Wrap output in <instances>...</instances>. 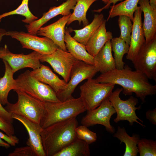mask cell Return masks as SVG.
<instances>
[{
  "label": "cell",
  "instance_id": "cell-38",
  "mask_svg": "<svg viewBox=\"0 0 156 156\" xmlns=\"http://www.w3.org/2000/svg\"><path fill=\"white\" fill-rule=\"evenodd\" d=\"M146 117L152 124L156 125V108L148 110L146 113Z\"/></svg>",
  "mask_w": 156,
  "mask_h": 156
},
{
  "label": "cell",
  "instance_id": "cell-34",
  "mask_svg": "<svg viewBox=\"0 0 156 156\" xmlns=\"http://www.w3.org/2000/svg\"><path fill=\"white\" fill-rule=\"evenodd\" d=\"M8 156H36L31 148L29 146L21 147L16 148L10 153Z\"/></svg>",
  "mask_w": 156,
  "mask_h": 156
},
{
  "label": "cell",
  "instance_id": "cell-43",
  "mask_svg": "<svg viewBox=\"0 0 156 156\" xmlns=\"http://www.w3.org/2000/svg\"><path fill=\"white\" fill-rule=\"evenodd\" d=\"M105 4H107L109 1V0H101Z\"/></svg>",
  "mask_w": 156,
  "mask_h": 156
},
{
  "label": "cell",
  "instance_id": "cell-21",
  "mask_svg": "<svg viewBox=\"0 0 156 156\" xmlns=\"http://www.w3.org/2000/svg\"><path fill=\"white\" fill-rule=\"evenodd\" d=\"M64 41L68 51L75 58L87 64L94 65V57L88 53L85 45L71 36L68 30L65 31Z\"/></svg>",
  "mask_w": 156,
  "mask_h": 156
},
{
  "label": "cell",
  "instance_id": "cell-16",
  "mask_svg": "<svg viewBox=\"0 0 156 156\" xmlns=\"http://www.w3.org/2000/svg\"><path fill=\"white\" fill-rule=\"evenodd\" d=\"M77 0H67L58 6H54L43 14L40 19L25 25L28 33L35 35L38 29L48 21L59 15H67L71 14L70 10H73Z\"/></svg>",
  "mask_w": 156,
  "mask_h": 156
},
{
  "label": "cell",
  "instance_id": "cell-19",
  "mask_svg": "<svg viewBox=\"0 0 156 156\" xmlns=\"http://www.w3.org/2000/svg\"><path fill=\"white\" fill-rule=\"evenodd\" d=\"M30 74L39 81L50 86L56 94L66 87L67 83L60 78L47 66L41 64L39 68L30 71Z\"/></svg>",
  "mask_w": 156,
  "mask_h": 156
},
{
  "label": "cell",
  "instance_id": "cell-9",
  "mask_svg": "<svg viewBox=\"0 0 156 156\" xmlns=\"http://www.w3.org/2000/svg\"><path fill=\"white\" fill-rule=\"evenodd\" d=\"M18 41L23 48L34 50L41 55L52 53L59 47L49 38L39 37L23 31H6L5 35Z\"/></svg>",
  "mask_w": 156,
  "mask_h": 156
},
{
  "label": "cell",
  "instance_id": "cell-40",
  "mask_svg": "<svg viewBox=\"0 0 156 156\" xmlns=\"http://www.w3.org/2000/svg\"><path fill=\"white\" fill-rule=\"evenodd\" d=\"M0 147H3L6 148H8L10 147V145L0 138Z\"/></svg>",
  "mask_w": 156,
  "mask_h": 156
},
{
  "label": "cell",
  "instance_id": "cell-17",
  "mask_svg": "<svg viewBox=\"0 0 156 156\" xmlns=\"http://www.w3.org/2000/svg\"><path fill=\"white\" fill-rule=\"evenodd\" d=\"M70 14L63 16L55 22L45 27H41L37 31V34L49 38L59 48L67 51L64 41L65 27Z\"/></svg>",
  "mask_w": 156,
  "mask_h": 156
},
{
  "label": "cell",
  "instance_id": "cell-24",
  "mask_svg": "<svg viewBox=\"0 0 156 156\" xmlns=\"http://www.w3.org/2000/svg\"><path fill=\"white\" fill-rule=\"evenodd\" d=\"M105 19L102 14H95L91 23L81 29L72 30L75 32L73 37L79 43L85 45L88 40L100 27Z\"/></svg>",
  "mask_w": 156,
  "mask_h": 156
},
{
  "label": "cell",
  "instance_id": "cell-42",
  "mask_svg": "<svg viewBox=\"0 0 156 156\" xmlns=\"http://www.w3.org/2000/svg\"><path fill=\"white\" fill-rule=\"evenodd\" d=\"M149 4L152 7L156 9V0H150Z\"/></svg>",
  "mask_w": 156,
  "mask_h": 156
},
{
  "label": "cell",
  "instance_id": "cell-32",
  "mask_svg": "<svg viewBox=\"0 0 156 156\" xmlns=\"http://www.w3.org/2000/svg\"><path fill=\"white\" fill-rule=\"evenodd\" d=\"M138 153L140 156H155L156 141L151 139L142 138L137 144Z\"/></svg>",
  "mask_w": 156,
  "mask_h": 156
},
{
  "label": "cell",
  "instance_id": "cell-22",
  "mask_svg": "<svg viewBox=\"0 0 156 156\" xmlns=\"http://www.w3.org/2000/svg\"><path fill=\"white\" fill-rule=\"evenodd\" d=\"M94 65L98 72L105 73L116 68L110 40L107 41L94 57Z\"/></svg>",
  "mask_w": 156,
  "mask_h": 156
},
{
  "label": "cell",
  "instance_id": "cell-18",
  "mask_svg": "<svg viewBox=\"0 0 156 156\" xmlns=\"http://www.w3.org/2000/svg\"><path fill=\"white\" fill-rule=\"evenodd\" d=\"M138 4L144 14L142 27L147 43L156 37V9L151 7L149 0H139Z\"/></svg>",
  "mask_w": 156,
  "mask_h": 156
},
{
  "label": "cell",
  "instance_id": "cell-35",
  "mask_svg": "<svg viewBox=\"0 0 156 156\" xmlns=\"http://www.w3.org/2000/svg\"><path fill=\"white\" fill-rule=\"evenodd\" d=\"M0 129L8 135L11 136L14 134V130L12 123L8 121L0 115Z\"/></svg>",
  "mask_w": 156,
  "mask_h": 156
},
{
  "label": "cell",
  "instance_id": "cell-5",
  "mask_svg": "<svg viewBox=\"0 0 156 156\" xmlns=\"http://www.w3.org/2000/svg\"><path fill=\"white\" fill-rule=\"evenodd\" d=\"M18 100L14 104L8 103L4 107L8 112L23 116L40 124L44 110V102L21 91L16 90Z\"/></svg>",
  "mask_w": 156,
  "mask_h": 156
},
{
  "label": "cell",
  "instance_id": "cell-15",
  "mask_svg": "<svg viewBox=\"0 0 156 156\" xmlns=\"http://www.w3.org/2000/svg\"><path fill=\"white\" fill-rule=\"evenodd\" d=\"M11 115L13 119L19 121L26 129L29 135L26 144L31 148L36 156H46L40 135L42 128L40 125L23 116L14 114Z\"/></svg>",
  "mask_w": 156,
  "mask_h": 156
},
{
  "label": "cell",
  "instance_id": "cell-28",
  "mask_svg": "<svg viewBox=\"0 0 156 156\" xmlns=\"http://www.w3.org/2000/svg\"><path fill=\"white\" fill-rule=\"evenodd\" d=\"M97 0H77L73 12L70 14L67 24L68 25L76 21L79 22V25L82 22L84 26L88 24L89 22L86 17L87 12L92 4Z\"/></svg>",
  "mask_w": 156,
  "mask_h": 156
},
{
  "label": "cell",
  "instance_id": "cell-20",
  "mask_svg": "<svg viewBox=\"0 0 156 156\" xmlns=\"http://www.w3.org/2000/svg\"><path fill=\"white\" fill-rule=\"evenodd\" d=\"M106 20H105L85 45L87 51L93 57L96 55L107 41L113 38L112 33L106 30Z\"/></svg>",
  "mask_w": 156,
  "mask_h": 156
},
{
  "label": "cell",
  "instance_id": "cell-26",
  "mask_svg": "<svg viewBox=\"0 0 156 156\" xmlns=\"http://www.w3.org/2000/svg\"><path fill=\"white\" fill-rule=\"evenodd\" d=\"M139 0H125L117 4L110 6L107 21L117 16H126L131 21L134 18V13L138 7Z\"/></svg>",
  "mask_w": 156,
  "mask_h": 156
},
{
  "label": "cell",
  "instance_id": "cell-4",
  "mask_svg": "<svg viewBox=\"0 0 156 156\" xmlns=\"http://www.w3.org/2000/svg\"><path fill=\"white\" fill-rule=\"evenodd\" d=\"M23 91L43 102L61 101L56 93L49 85L39 81L27 70L15 79L14 90Z\"/></svg>",
  "mask_w": 156,
  "mask_h": 156
},
{
  "label": "cell",
  "instance_id": "cell-39",
  "mask_svg": "<svg viewBox=\"0 0 156 156\" xmlns=\"http://www.w3.org/2000/svg\"><path fill=\"white\" fill-rule=\"evenodd\" d=\"M122 0H109L108 3L103 7L96 10H94L93 11L97 12H100L103 10L108 9L110 6L111 4L113 3V5H114L118 2L120 1H121Z\"/></svg>",
  "mask_w": 156,
  "mask_h": 156
},
{
  "label": "cell",
  "instance_id": "cell-33",
  "mask_svg": "<svg viewBox=\"0 0 156 156\" xmlns=\"http://www.w3.org/2000/svg\"><path fill=\"white\" fill-rule=\"evenodd\" d=\"M75 131L77 138L84 141L89 144L97 140L96 134L84 125L78 126L76 128Z\"/></svg>",
  "mask_w": 156,
  "mask_h": 156
},
{
  "label": "cell",
  "instance_id": "cell-31",
  "mask_svg": "<svg viewBox=\"0 0 156 156\" xmlns=\"http://www.w3.org/2000/svg\"><path fill=\"white\" fill-rule=\"evenodd\" d=\"M118 24L120 31L119 37L129 45L133 24L130 18L126 16H120Z\"/></svg>",
  "mask_w": 156,
  "mask_h": 156
},
{
  "label": "cell",
  "instance_id": "cell-10",
  "mask_svg": "<svg viewBox=\"0 0 156 156\" xmlns=\"http://www.w3.org/2000/svg\"><path fill=\"white\" fill-rule=\"evenodd\" d=\"M132 62L135 70L156 81V37L145 43Z\"/></svg>",
  "mask_w": 156,
  "mask_h": 156
},
{
  "label": "cell",
  "instance_id": "cell-6",
  "mask_svg": "<svg viewBox=\"0 0 156 156\" xmlns=\"http://www.w3.org/2000/svg\"><path fill=\"white\" fill-rule=\"evenodd\" d=\"M115 85L101 83L92 78L87 79L80 86V97L86 111L99 106L113 92Z\"/></svg>",
  "mask_w": 156,
  "mask_h": 156
},
{
  "label": "cell",
  "instance_id": "cell-36",
  "mask_svg": "<svg viewBox=\"0 0 156 156\" xmlns=\"http://www.w3.org/2000/svg\"><path fill=\"white\" fill-rule=\"evenodd\" d=\"M0 138L12 146H15L19 143V139L15 135L10 136L0 131Z\"/></svg>",
  "mask_w": 156,
  "mask_h": 156
},
{
  "label": "cell",
  "instance_id": "cell-37",
  "mask_svg": "<svg viewBox=\"0 0 156 156\" xmlns=\"http://www.w3.org/2000/svg\"><path fill=\"white\" fill-rule=\"evenodd\" d=\"M0 115L5 119L10 122H13L14 119L12 117L11 114L8 112L4 107L0 101Z\"/></svg>",
  "mask_w": 156,
  "mask_h": 156
},
{
  "label": "cell",
  "instance_id": "cell-23",
  "mask_svg": "<svg viewBox=\"0 0 156 156\" xmlns=\"http://www.w3.org/2000/svg\"><path fill=\"white\" fill-rule=\"evenodd\" d=\"M113 136L118 139L120 144L122 142L125 144V149L123 156H137L138 153L137 144L140 139L138 134L134 133L130 136L124 127L118 126Z\"/></svg>",
  "mask_w": 156,
  "mask_h": 156
},
{
  "label": "cell",
  "instance_id": "cell-41",
  "mask_svg": "<svg viewBox=\"0 0 156 156\" xmlns=\"http://www.w3.org/2000/svg\"><path fill=\"white\" fill-rule=\"evenodd\" d=\"M6 31L4 29L0 28V42L3 36L5 35Z\"/></svg>",
  "mask_w": 156,
  "mask_h": 156
},
{
  "label": "cell",
  "instance_id": "cell-29",
  "mask_svg": "<svg viewBox=\"0 0 156 156\" xmlns=\"http://www.w3.org/2000/svg\"><path fill=\"white\" fill-rule=\"evenodd\" d=\"M110 42L112 51L114 53L116 68L122 69L125 64L123 61V57L128 52L129 45L119 37L113 38Z\"/></svg>",
  "mask_w": 156,
  "mask_h": 156
},
{
  "label": "cell",
  "instance_id": "cell-13",
  "mask_svg": "<svg viewBox=\"0 0 156 156\" xmlns=\"http://www.w3.org/2000/svg\"><path fill=\"white\" fill-rule=\"evenodd\" d=\"M40 54L34 51L28 54H14L11 52L6 44L0 48V58L6 61L14 73L25 68L36 69L41 65L39 59Z\"/></svg>",
  "mask_w": 156,
  "mask_h": 156
},
{
  "label": "cell",
  "instance_id": "cell-2",
  "mask_svg": "<svg viewBox=\"0 0 156 156\" xmlns=\"http://www.w3.org/2000/svg\"><path fill=\"white\" fill-rule=\"evenodd\" d=\"M78 125L74 118L42 128L40 135L46 156H54L76 138Z\"/></svg>",
  "mask_w": 156,
  "mask_h": 156
},
{
  "label": "cell",
  "instance_id": "cell-7",
  "mask_svg": "<svg viewBox=\"0 0 156 156\" xmlns=\"http://www.w3.org/2000/svg\"><path fill=\"white\" fill-rule=\"evenodd\" d=\"M122 90V88H117L108 98L117 114L116 117L114 121L116 123L121 121H127L130 125H133L135 122L144 127L145 126L138 121L143 122L137 116L135 112L136 110L141 108L140 106L136 107L138 103V99L131 96L126 100H122L120 97V94Z\"/></svg>",
  "mask_w": 156,
  "mask_h": 156
},
{
  "label": "cell",
  "instance_id": "cell-25",
  "mask_svg": "<svg viewBox=\"0 0 156 156\" xmlns=\"http://www.w3.org/2000/svg\"><path fill=\"white\" fill-rule=\"evenodd\" d=\"M5 65V71L3 76L0 78V101L2 105L9 103L8 96L10 91L14 89L15 79L13 78L14 73L8 63L3 60Z\"/></svg>",
  "mask_w": 156,
  "mask_h": 156
},
{
  "label": "cell",
  "instance_id": "cell-30",
  "mask_svg": "<svg viewBox=\"0 0 156 156\" xmlns=\"http://www.w3.org/2000/svg\"><path fill=\"white\" fill-rule=\"evenodd\" d=\"M29 0H22L21 4L16 9L0 15V22L2 18L14 14L23 16L25 18L22 21L26 23L29 24L38 19V17L34 15L30 11L28 7Z\"/></svg>",
  "mask_w": 156,
  "mask_h": 156
},
{
  "label": "cell",
  "instance_id": "cell-11",
  "mask_svg": "<svg viewBox=\"0 0 156 156\" xmlns=\"http://www.w3.org/2000/svg\"><path fill=\"white\" fill-rule=\"evenodd\" d=\"M39 59L40 62L49 64L54 71L61 76L67 83L70 80L71 70L78 60L69 52L59 48L51 54H40Z\"/></svg>",
  "mask_w": 156,
  "mask_h": 156
},
{
  "label": "cell",
  "instance_id": "cell-3",
  "mask_svg": "<svg viewBox=\"0 0 156 156\" xmlns=\"http://www.w3.org/2000/svg\"><path fill=\"white\" fill-rule=\"evenodd\" d=\"M44 110L40 125L42 128L76 118L86 111L80 97L57 102H44Z\"/></svg>",
  "mask_w": 156,
  "mask_h": 156
},
{
  "label": "cell",
  "instance_id": "cell-27",
  "mask_svg": "<svg viewBox=\"0 0 156 156\" xmlns=\"http://www.w3.org/2000/svg\"><path fill=\"white\" fill-rule=\"evenodd\" d=\"M90 154L89 144L77 138L54 156H90Z\"/></svg>",
  "mask_w": 156,
  "mask_h": 156
},
{
  "label": "cell",
  "instance_id": "cell-12",
  "mask_svg": "<svg viewBox=\"0 0 156 156\" xmlns=\"http://www.w3.org/2000/svg\"><path fill=\"white\" fill-rule=\"evenodd\" d=\"M116 113L111 103L107 98L96 108L87 111L81 122L82 125L87 127L97 124L102 125L108 132L113 133L115 129L111 125L110 121L112 116Z\"/></svg>",
  "mask_w": 156,
  "mask_h": 156
},
{
  "label": "cell",
  "instance_id": "cell-8",
  "mask_svg": "<svg viewBox=\"0 0 156 156\" xmlns=\"http://www.w3.org/2000/svg\"><path fill=\"white\" fill-rule=\"evenodd\" d=\"M98 72L94 65L78 60L71 70L70 80L67 83L66 87L56 94L57 98L60 101L71 98L75 89L80 83L84 80L92 78Z\"/></svg>",
  "mask_w": 156,
  "mask_h": 156
},
{
  "label": "cell",
  "instance_id": "cell-14",
  "mask_svg": "<svg viewBox=\"0 0 156 156\" xmlns=\"http://www.w3.org/2000/svg\"><path fill=\"white\" fill-rule=\"evenodd\" d=\"M142 10L138 6L134 14L129 49L126 56L127 59L131 61L137 56L146 43L142 27Z\"/></svg>",
  "mask_w": 156,
  "mask_h": 156
},
{
  "label": "cell",
  "instance_id": "cell-1",
  "mask_svg": "<svg viewBox=\"0 0 156 156\" xmlns=\"http://www.w3.org/2000/svg\"><path fill=\"white\" fill-rule=\"evenodd\" d=\"M95 80L101 83H109L121 86L125 95L134 93L142 103L146 96L155 95L156 85L151 83L148 77L142 72L132 70L127 65L122 69L116 68L101 74Z\"/></svg>",
  "mask_w": 156,
  "mask_h": 156
}]
</instances>
